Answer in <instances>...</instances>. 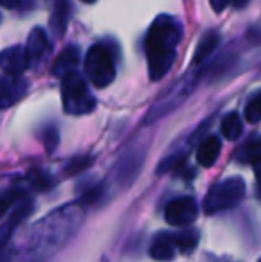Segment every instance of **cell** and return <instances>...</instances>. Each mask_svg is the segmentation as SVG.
I'll use <instances>...</instances> for the list:
<instances>
[{
	"instance_id": "obj_3",
	"label": "cell",
	"mask_w": 261,
	"mask_h": 262,
	"mask_svg": "<svg viewBox=\"0 0 261 262\" xmlns=\"http://www.w3.org/2000/svg\"><path fill=\"white\" fill-rule=\"evenodd\" d=\"M61 91H63V107L68 114H88L95 109V98L88 90L84 77L75 70L61 77Z\"/></svg>"
},
{
	"instance_id": "obj_5",
	"label": "cell",
	"mask_w": 261,
	"mask_h": 262,
	"mask_svg": "<svg viewBox=\"0 0 261 262\" xmlns=\"http://www.w3.org/2000/svg\"><path fill=\"white\" fill-rule=\"evenodd\" d=\"M197 86V77L195 75H185L174 84L170 86V90L165 91L159 98L156 100V104L150 107V111L147 113V118H145V123H154L156 120L159 118L167 116L168 113L179 107L186 98L192 95V91L195 90Z\"/></svg>"
},
{
	"instance_id": "obj_10",
	"label": "cell",
	"mask_w": 261,
	"mask_h": 262,
	"mask_svg": "<svg viewBox=\"0 0 261 262\" xmlns=\"http://www.w3.org/2000/svg\"><path fill=\"white\" fill-rule=\"evenodd\" d=\"M31 210H32V202H29V200L27 202H22V204L13 210V214L7 217L6 223L0 225V246H6L7 245L9 237L13 235L14 228H16L18 225H20L22 221H24L25 217L31 214Z\"/></svg>"
},
{
	"instance_id": "obj_26",
	"label": "cell",
	"mask_w": 261,
	"mask_h": 262,
	"mask_svg": "<svg viewBox=\"0 0 261 262\" xmlns=\"http://www.w3.org/2000/svg\"><path fill=\"white\" fill-rule=\"evenodd\" d=\"M20 4V0H0V6L2 7H7V9H11V7L18 6Z\"/></svg>"
},
{
	"instance_id": "obj_30",
	"label": "cell",
	"mask_w": 261,
	"mask_h": 262,
	"mask_svg": "<svg viewBox=\"0 0 261 262\" xmlns=\"http://www.w3.org/2000/svg\"><path fill=\"white\" fill-rule=\"evenodd\" d=\"M259 198H261V187H259Z\"/></svg>"
},
{
	"instance_id": "obj_2",
	"label": "cell",
	"mask_w": 261,
	"mask_h": 262,
	"mask_svg": "<svg viewBox=\"0 0 261 262\" xmlns=\"http://www.w3.org/2000/svg\"><path fill=\"white\" fill-rule=\"evenodd\" d=\"M83 205H68V207L56 210L49 217L42 220L32 230V250L42 255L50 250H56L75 232V228L83 221Z\"/></svg>"
},
{
	"instance_id": "obj_9",
	"label": "cell",
	"mask_w": 261,
	"mask_h": 262,
	"mask_svg": "<svg viewBox=\"0 0 261 262\" xmlns=\"http://www.w3.org/2000/svg\"><path fill=\"white\" fill-rule=\"evenodd\" d=\"M29 64L27 52L24 47L13 45L9 49H4L0 52V68L7 73V75H20Z\"/></svg>"
},
{
	"instance_id": "obj_6",
	"label": "cell",
	"mask_w": 261,
	"mask_h": 262,
	"mask_svg": "<svg viewBox=\"0 0 261 262\" xmlns=\"http://www.w3.org/2000/svg\"><path fill=\"white\" fill-rule=\"evenodd\" d=\"M84 73L88 80L97 88H106L115 80V64L111 52L104 45H93L84 59Z\"/></svg>"
},
{
	"instance_id": "obj_16",
	"label": "cell",
	"mask_w": 261,
	"mask_h": 262,
	"mask_svg": "<svg viewBox=\"0 0 261 262\" xmlns=\"http://www.w3.org/2000/svg\"><path fill=\"white\" fill-rule=\"evenodd\" d=\"M174 239H168L167 235H159L156 237V241L152 243L150 246V255L152 259L161 260V262H167L174 259Z\"/></svg>"
},
{
	"instance_id": "obj_8",
	"label": "cell",
	"mask_w": 261,
	"mask_h": 262,
	"mask_svg": "<svg viewBox=\"0 0 261 262\" xmlns=\"http://www.w3.org/2000/svg\"><path fill=\"white\" fill-rule=\"evenodd\" d=\"M27 86V80H24L20 75H9L7 79L0 80V109H7L24 98Z\"/></svg>"
},
{
	"instance_id": "obj_27",
	"label": "cell",
	"mask_w": 261,
	"mask_h": 262,
	"mask_svg": "<svg viewBox=\"0 0 261 262\" xmlns=\"http://www.w3.org/2000/svg\"><path fill=\"white\" fill-rule=\"evenodd\" d=\"M249 2H251V0H231V6L236 7V9H242V7H245Z\"/></svg>"
},
{
	"instance_id": "obj_14",
	"label": "cell",
	"mask_w": 261,
	"mask_h": 262,
	"mask_svg": "<svg viewBox=\"0 0 261 262\" xmlns=\"http://www.w3.org/2000/svg\"><path fill=\"white\" fill-rule=\"evenodd\" d=\"M79 64V49L77 47H66V49L57 55V59L54 61L52 73L56 77H63L68 72L75 70V66Z\"/></svg>"
},
{
	"instance_id": "obj_19",
	"label": "cell",
	"mask_w": 261,
	"mask_h": 262,
	"mask_svg": "<svg viewBox=\"0 0 261 262\" xmlns=\"http://www.w3.org/2000/svg\"><path fill=\"white\" fill-rule=\"evenodd\" d=\"M174 245L181 250L183 253H190L197 248L198 245V232L193 228H188L185 232H179L177 235H174Z\"/></svg>"
},
{
	"instance_id": "obj_17",
	"label": "cell",
	"mask_w": 261,
	"mask_h": 262,
	"mask_svg": "<svg viewBox=\"0 0 261 262\" xmlns=\"http://www.w3.org/2000/svg\"><path fill=\"white\" fill-rule=\"evenodd\" d=\"M220 130H222L224 138L233 141V139H238L242 136V130H244V125H242V120L236 113H229L224 116L222 125H220Z\"/></svg>"
},
{
	"instance_id": "obj_24",
	"label": "cell",
	"mask_w": 261,
	"mask_h": 262,
	"mask_svg": "<svg viewBox=\"0 0 261 262\" xmlns=\"http://www.w3.org/2000/svg\"><path fill=\"white\" fill-rule=\"evenodd\" d=\"M209 2H211L213 11H216V13H222V11L231 4V0H209Z\"/></svg>"
},
{
	"instance_id": "obj_20",
	"label": "cell",
	"mask_w": 261,
	"mask_h": 262,
	"mask_svg": "<svg viewBox=\"0 0 261 262\" xmlns=\"http://www.w3.org/2000/svg\"><path fill=\"white\" fill-rule=\"evenodd\" d=\"M245 120L249 123H258V121H261V91L256 97H252L251 102L245 107Z\"/></svg>"
},
{
	"instance_id": "obj_21",
	"label": "cell",
	"mask_w": 261,
	"mask_h": 262,
	"mask_svg": "<svg viewBox=\"0 0 261 262\" xmlns=\"http://www.w3.org/2000/svg\"><path fill=\"white\" fill-rule=\"evenodd\" d=\"M57 141H59V136H57V130L54 127H49L45 128V134H43V143H45L47 150H49L50 154L56 150L57 146Z\"/></svg>"
},
{
	"instance_id": "obj_4",
	"label": "cell",
	"mask_w": 261,
	"mask_h": 262,
	"mask_svg": "<svg viewBox=\"0 0 261 262\" xmlns=\"http://www.w3.org/2000/svg\"><path fill=\"white\" fill-rule=\"evenodd\" d=\"M245 182L240 177H229L209 189L204 200V212L216 214L238 205L245 196Z\"/></svg>"
},
{
	"instance_id": "obj_15",
	"label": "cell",
	"mask_w": 261,
	"mask_h": 262,
	"mask_svg": "<svg viewBox=\"0 0 261 262\" xmlns=\"http://www.w3.org/2000/svg\"><path fill=\"white\" fill-rule=\"evenodd\" d=\"M238 157H240V161L252 164L256 177H258V180L261 184V139H252V141H249L247 145L240 150Z\"/></svg>"
},
{
	"instance_id": "obj_31",
	"label": "cell",
	"mask_w": 261,
	"mask_h": 262,
	"mask_svg": "<svg viewBox=\"0 0 261 262\" xmlns=\"http://www.w3.org/2000/svg\"><path fill=\"white\" fill-rule=\"evenodd\" d=\"M258 262H261V259H259V260H258Z\"/></svg>"
},
{
	"instance_id": "obj_28",
	"label": "cell",
	"mask_w": 261,
	"mask_h": 262,
	"mask_svg": "<svg viewBox=\"0 0 261 262\" xmlns=\"http://www.w3.org/2000/svg\"><path fill=\"white\" fill-rule=\"evenodd\" d=\"M11 253L7 250H4V246H0V262H9Z\"/></svg>"
},
{
	"instance_id": "obj_22",
	"label": "cell",
	"mask_w": 261,
	"mask_h": 262,
	"mask_svg": "<svg viewBox=\"0 0 261 262\" xmlns=\"http://www.w3.org/2000/svg\"><path fill=\"white\" fill-rule=\"evenodd\" d=\"M31 184L38 189H45L50 186V177L43 171H32L31 173Z\"/></svg>"
},
{
	"instance_id": "obj_13",
	"label": "cell",
	"mask_w": 261,
	"mask_h": 262,
	"mask_svg": "<svg viewBox=\"0 0 261 262\" xmlns=\"http://www.w3.org/2000/svg\"><path fill=\"white\" fill-rule=\"evenodd\" d=\"M220 45V34L216 31H209L206 32L200 38L197 45V50L193 54V64H200V62H206L209 57L213 55L216 49Z\"/></svg>"
},
{
	"instance_id": "obj_1",
	"label": "cell",
	"mask_w": 261,
	"mask_h": 262,
	"mask_svg": "<svg viewBox=\"0 0 261 262\" xmlns=\"http://www.w3.org/2000/svg\"><path fill=\"white\" fill-rule=\"evenodd\" d=\"M183 27L174 16L161 14L152 21L145 39V54L149 61V75L152 80H159L170 72L177 55V45L181 41Z\"/></svg>"
},
{
	"instance_id": "obj_25",
	"label": "cell",
	"mask_w": 261,
	"mask_h": 262,
	"mask_svg": "<svg viewBox=\"0 0 261 262\" xmlns=\"http://www.w3.org/2000/svg\"><path fill=\"white\" fill-rule=\"evenodd\" d=\"M7 207H9V200L4 198V196H0V220H2V216L6 214Z\"/></svg>"
},
{
	"instance_id": "obj_23",
	"label": "cell",
	"mask_w": 261,
	"mask_h": 262,
	"mask_svg": "<svg viewBox=\"0 0 261 262\" xmlns=\"http://www.w3.org/2000/svg\"><path fill=\"white\" fill-rule=\"evenodd\" d=\"M91 164V159L90 157H81V159H75V161H72L70 162V166L66 168V173H79V171H83V169H86L88 166Z\"/></svg>"
},
{
	"instance_id": "obj_7",
	"label": "cell",
	"mask_w": 261,
	"mask_h": 262,
	"mask_svg": "<svg viewBox=\"0 0 261 262\" xmlns=\"http://www.w3.org/2000/svg\"><path fill=\"white\" fill-rule=\"evenodd\" d=\"M198 207L197 202L190 196H181L172 200L165 209V220L174 227H188L197 220Z\"/></svg>"
},
{
	"instance_id": "obj_12",
	"label": "cell",
	"mask_w": 261,
	"mask_h": 262,
	"mask_svg": "<svg viewBox=\"0 0 261 262\" xmlns=\"http://www.w3.org/2000/svg\"><path fill=\"white\" fill-rule=\"evenodd\" d=\"M220 150H222V143L216 136H209L204 141L198 145L197 150V161L200 166L204 168H209V166L215 164V161L220 156Z\"/></svg>"
},
{
	"instance_id": "obj_29",
	"label": "cell",
	"mask_w": 261,
	"mask_h": 262,
	"mask_svg": "<svg viewBox=\"0 0 261 262\" xmlns=\"http://www.w3.org/2000/svg\"><path fill=\"white\" fill-rule=\"evenodd\" d=\"M83 2H88V4H91V2H95V0H83Z\"/></svg>"
},
{
	"instance_id": "obj_18",
	"label": "cell",
	"mask_w": 261,
	"mask_h": 262,
	"mask_svg": "<svg viewBox=\"0 0 261 262\" xmlns=\"http://www.w3.org/2000/svg\"><path fill=\"white\" fill-rule=\"evenodd\" d=\"M68 14H70L68 2H66V0H57L56 9H54V14H52V21H50L57 36H61L65 32L66 24H68Z\"/></svg>"
},
{
	"instance_id": "obj_11",
	"label": "cell",
	"mask_w": 261,
	"mask_h": 262,
	"mask_svg": "<svg viewBox=\"0 0 261 262\" xmlns=\"http://www.w3.org/2000/svg\"><path fill=\"white\" fill-rule=\"evenodd\" d=\"M49 50V38H47V32L42 27H34L31 31L27 38V47H25V52H27L29 61H38L43 54Z\"/></svg>"
}]
</instances>
